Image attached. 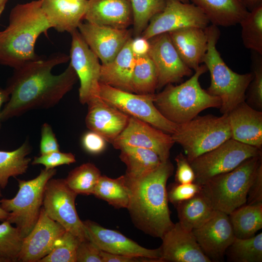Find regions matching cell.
<instances>
[{"label": "cell", "instance_id": "obj_49", "mask_svg": "<svg viewBox=\"0 0 262 262\" xmlns=\"http://www.w3.org/2000/svg\"><path fill=\"white\" fill-rule=\"evenodd\" d=\"M149 47V40L141 36L132 40L131 49L135 57L148 54Z\"/></svg>", "mask_w": 262, "mask_h": 262}, {"label": "cell", "instance_id": "obj_37", "mask_svg": "<svg viewBox=\"0 0 262 262\" xmlns=\"http://www.w3.org/2000/svg\"><path fill=\"white\" fill-rule=\"evenodd\" d=\"M133 14V33L141 35L150 19L161 12L165 5V0H130Z\"/></svg>", "mask_w": 262, "mask_h": 262}, {"label": "cell", "instance_id": "obj_45", "mask_svg": "<svg viewBox=\"0 0 262 262\" xmlns=\"http://www.w3.org/2000/svg\"><path fill=\"white\" fill-rule=\"evenodd\" d=\"M107 141L99 134L92 131L85 132L82 137L83 148L91 154H98L105 148Z\"/></svg>", "mask_w": 262, "mask_h": 262}, {"label": "cell", "instance_id": "obj_9", "mask_svg": "<svg viewBox=\"0 0 262 262\" xmlns=\"http://www.w3.org/2000/svg\"><path fill=\"white\" fill-rule=\"evenodd\" d=\"M262 150L230 138L189 162L195 183L202 185L217 175L231 171L248 158L262 155Z\"/></svg>", "mask_w": 262, "mask_h": 262}, {"label": "cell", "instance_id": "obj_33", "mask_svg": "<svg viewBox=\"0 0 262 262\" xmlns=\"http://www.w3.org/2000/svg\"><path fill=\"white\" fill-rule=\"evenodd\" d=\"M157 84L156 67L148 54L136 56L131 79L133 93L154 94Z\"/></svg>", "mask_w": 262, "mask_h": 262}, {"label": "cell", "instance_id": "obj_44", "mask_svg": "<svg viewBox=\"0 0 262 262\" xmlns=\"http://www.w3.org/2000/svg\"><path fill=\"white\" fill-rule=\"evenodd\" d=\"M177 169L175 173V182L180 184L190 183L195 182V174L187 158L180 153L176 157Z\"/></svg>", "mask_w": 262, "mask_h": 262}, {"label": "cell", "instance_id": "obj_22", "mask_svg": "<svg viewBox=\"0 0 262 262\" xmlns=\"http://www.w3.org/2000/svg\"><path fill=\"white\" fill-rule=\"evenodd\" d=\"M227 115L231 138L262 150V111L252 108L244 101Z\"/></svg>", "mask_w": 262, "mask_h": 262}, {"label": "cell", "instance_id": "obj_34", "mask_svg": "<svg viewBox=\"0 0 262 262\" xmlns=\"http://www.w3.org/2000/svg\"><path fill=\"white\" fill-rule=\"evenodd\" d=\"M99 169L93 164L86 163L75 168L65 179L68 186L77 195H93L101 176Z\"/></svg>", "mask_w": 262, "mask_h": 262}, {"label": "cell", "instance_id": "obj_55", "mask_svg": "<svg viewBox=\"0 0 262 262\" xmlns=\"http://www.w3.org/2000/svg\"><path fill=\"white\" fill-rule=\"evenodd\" d=\"M0 262H3L0 259Z\"/></svg>", "mask_w": 262, "mask_h": 262}, {"label": "cell", "instance_id": "obj_23", "mask_svg": "<svg viewBox=\"0 0 262 262\" xmlns=\"http://www.w3.org/2000/svg\"><path fill=\"white\" fill-rule=\"evenodd\" d=\"M83 19L98 25L127 29L133 24L130 0H88Z\"/></svg>", "mask_w": 262, "mask_h": 262}, {"label": "cell", "instance_id": "obj_47", "mask_svg": "<svg viewBox=\"0 0 262 262\" xmlns=\"http://www.w3.org/2000/svg\"><path fill=\"white\" fill-rule=\"evenodd\" d=\"M247 204L262 203V163L260 164L249 187Z\"/></svg>", "mask_w": 262, "mask_h": 262}, {"label": "cell", "instance_id": "obj_46", "mask_svg": "<svg viewBox=\"0 0 262 262\" xmlns=\"http://www.w3.org/2000/svg\"><path fill=\"white\" fill-rule=\"evenodd\" d=\"M39 147L41 155L60 150L59 145L52 129L47 123H44L41 127Z\"/></svg>", "mask_w": 262, "mask_h": 262}, {"label": "cell", "instance_id": "obj_38", "mask_svg": "<svg viewBox=\"0 0 262 262\" xmlns=\"http://www.w3.org/2000/svg\"><path fill=\"white\" fill-rule=\"evenodd\" d=\"M7 221L0 224V259L3 262H17L23 238L16 227Z\"/></svg>", "mask_w": 262, "mask_h": 262}, {"label": "cell", "instance_id": "obj_48", "mask_svg": "<svg viewBox=\"0 0 262 262\" xmlns=\"http://www.w3.org/2000/svg\"><path fill=\"white\" fill-rule=\"evenodd\" d=\"M101 257L102 262H157L148 258L114 254L102 250Z\"/></svg>", "mask_w": 262, "mask_h": 262}, {"label": "cell", "instance_id": "obj_36", "mask_svg": "<svg viewBox=\"0 0 262 262\" xmlns=\"http://www.w3.org/2000/svg\"><path fill=\"white\" fill-rule=\"evenodd\" d=\"M239 24L244 46L262 55V5L249 11Z\"/></svg>", "mask_w": 262, "mask_h": 262}, {"label": "cell", "instance_id": "obj_14", "mask_svg": "<svg viewBox=\"0 0 262 262\" xmlns=\"http://www.w3.org/2000/svg\"><path fill=\"white\" fill-rule=\"evenodd\" d=\"M175 142L171 134L132 116L112 144L115 149L139 147L155 152L162 162L169 159L170 149Z\"/></svg>", "mask_w": 262, "mask_h": 262}, {"label": "cell", "instance_id": "obj_39", "mask_svg": "<svg viewBox=\"0 0 262 262\" xmlns=\"http://www.w3.org/2000/svg\"><path fill=\"white\" fill-rule=\"evenodd\" d=\"M251 69L253 75L246 92V103L252 108L262 109V55L251 51Z\"/></svg>", "mask_w": 262, "mask_h": 262}, {"label": "cell", "instance_id": "obj_52", "mask_svg": "<svg viewBox=\"0 0 262 262\" xmlns=\"http://www.w3.org/2000/svg\"><path fill=\"white\" fill-rule=\"evenodd\" d=\"M9 216V213L5 211L0 205V221H6Z\"/></svg>", "mask_w": 262, "mask_h": 262}, {"label": "cell", "instance_id": "obj_53", "mask_svg": "<svg viewBox=\"0 0 262 262\" xmlns=\"http://www.w3.org/2000/svg\"><path fill=\"white\" fill-rule=\"evenodd\" d=\"M8 0H0V17L5 8Z\"/></svg>", "mask_w": 262, "mask_h": 262}, {"label": "cell", "instance_id": "obj_13", "mask_svg": "<svg viewBox=\"0 0 262 262\" xmlns=\"http://www.w3.org/2000/svg\"><path fill=\"white\" fill-rule=\"evenodd\" d=\"M70 34V64L80 82L79 100L82 104H86L91 99L99 97L101 64L78 29Z\"/></svg>", "mask_w": 262, "mask_h": 262}, {"label": "cell", "instance_id": "obj_26", "mask_svg": "<svg viewBox=\"0 0 262 262\" xmlns=\"http://www.w3.org/2000/svg\"><path fill=\"white\" fill-rule=\"evenodd\" d=\"M130 38L111 62L101 64L99 82L133 93L132 75L136 57L131 49Z\"/></svg>", "mask_w": 262, "mask_h": 262}, {"label": "cell", "instance_id": "obj_11", "mask_svg": "<svg viewBox=\"0 0 262 262\" xmlns=\"http://www.w3.org/2000/svg\"><path fill=\"white\" fill-rule=\"evenodd\" d=\"M77 195L68 186L65 179L52 178L45 187L42 208L50 218L82 241L89 239L76 209Z\"/></svg>", "mask_w": 262, "mask_h": 262}, {"label": "cell", "instance_id": "obj_12", "mask_svg": "<svg viewBox=\"0 0 262 262\" xmlns=\"http://www.w3.org/2000/svg\"><path fill=\"white\" fill-rule=\"evenodd\" d=\"M210 23L206 15L193 3L165 0L164 9L150 19L141 36L149 40L160 34L184 28L205 29Z\"/></svg>", "mask_w": 262, "mask_h": 262}, {"label": "cell", "instance_id": "obj_3", "mask_svg": "<svg viewBox=\"0 0 262 262\" xmlns=\"http://www.w3.org/2000/svg\"><path fill=\"white\" fill-rule=\"evenodd\" d=\"M51 28L41 0L16 5L10 12L8 25L0 32V64L16 69L38 58L35 42Z\"/></svg>", "mask_w": 262, "mask_h": 262}, {"label": "cell", "instance_id": "obj_10", "mask_svg": "<svg viewBox=\"0 0 262 262\" xmlns=\"http://www.w3.org/2000/svg\"><path fill=\"white\" fill-rule=\"evenodd\" d=\"M154 94H138L99 82V97L104 101L128 115L171 135L178 124L166 119L159 111L154 103Z\"/></svg>", "mask_w": 262, "mask_h": 262}, {"label": "cell", "instance_id": "obj_5", "mask_svg": "<svg viewBox=\"0 0 262 262\" xmlns=\"http://www.w3.org/2000/svg\"><path fill=\"white\" fill-rule=\"evenodd\" d=\"M206 30L208 35V47L202 63L211 76L210 85L207 91L220 98V111L222 114H228L239 104L245 101L246 90L253 75L252 72L239 74L232 71L216 49L220 35L218 26L211 24Z\"/></svg>", "mask_w": 262, "mask_h": 262}, {"label": "cell", "instance_id": "obj_16", "mask_svg": "<svg viewBox=\"0 0 262 262\" xmlns=\"http://www.w3.org/2000/svg\"><path fill=\"white\" fill-rule=\"evenodd\" d=\"M66 231L60 224L50 218L42 207L36 224L23 238L17 262H38L52 250Z\"/></svg>", "mask_w": 262, "mask_h": 262}, {"label": "cell", "instance_id": "obj_8", "mask_svg": "<svg viewBox=\"0 0 262 262\" xmlns=\"http://www.w3.org/2000/svg\"><path fill=\"white\" fill-rule=\"evenodd\" d=\"M56 171L44 168L32 180H18L19 189L16 196L0 200L1 207L9 213L6 221L16 225L23 238L30 233L38 219L46 184Z\"/></svg>", "mask_w": 262, "mask_h": 262}, {"label": "cell", "instance_id": "obj_27", "mask_svg": "<svg viewBox=\"0 0 262 262\" xmlns=\"http://www.w3.org/2000/svg\"><path fill=\"white\" fill-rule=\"evenodd\" d=\"M206 15L212 24L234 26L242 21L248 11L241 0H190Z\"/></svg>", "mask_w": 262, "mask_h": 262}, {"label": "cell", "instance_id": "obj_31", "mask_svg": "<svg viewBox=\"0 0 262 262\" xmlns=\"http://www.w3.org/2000/svg\"><path fill=\"white\" fill-rule=\"evenodd\" d=\"M93 195L116 209H127L131 190L125 175L115 179L101 175Z\"/></svg>", "mask_w": 262, "mask_h": 262}, {"label": "cell", "instance_id": "obj_30", "mask_svg": "<svg viewBox=\"0 0 262 262\" xmlns=\"http://www.w3.org/2000/svg\"><path fill=\"white\" fill-rule=\"evenodd\" d=\"M235 238L255 236L262 228V203L244 204L229 214Z\"/></svg>", "mask_w": 262, "mask_h": 262}, {"label": "cell", "instance_id": "obj_17", "mask_svg": "<svg viewBox=\"0 0 262 262\" xmlns=\"http://www.w3.org/2000/svg\"><path fill=\"white\" fill-rule=\"evenodd\" d=\"M82 222L89 239L101 250L114 254L146 257L157 262H163L160 247L147 248L119 231L104 228L91 220Z\"/></svg>", "mask_w": 262, "mask_h": 262}, {"label": "cell", "instance_id": "obj_42", "mask_svg": "<svg viewBox=\"0 0 262 262\" xmlns=\"http://www.w3.org/2000/svg\"><path fill=\"white\" fill-rule=\"evenodd\" d=\"M76 162L75 155L72 153L54 151L34 157L32 164H42L45 169H53L55 167L70 164Z\"/></svg>", "mask_w": 262, "mask_h": 262}, {"label": "cell", "instance_id": "obj_6", "mask_svg": "<svg viewBox=\"0 0 262 262\" xmlns=\"http://www.w3.org/2000/svg\"><path fill=\"white\" fill-rule=\"evenodd\" d=\"M262 154L247 159L230 171L214 176L201 185V191L216 211L230 214L246 204L249 187Z\"/></svg>", "mask_w": 262, "mask_h": 262}, {"label": "cell", "instance_id": "obj_41", "mask_svg": "<svg viewBox=\"0 0 262 262\" xmlns=\"http://www.w3.org/2000/svg\"><path fill=\"white\" fill-rule=\"evenodd\" d=\"M201 189V186L195 182L185 184L175 182L167 189L168 201L175 206L180 202L191 198Z\"/></svg>", "mask_w": 262, "mask_h": 262}, {"label": "cell", "instance_id": "obj_24", "mask_svg": "<svg viewBox=\"0 0 262 262\" xmlns=\"http://www.w3.org/2000/svg\"><path fill=\"white\" fill-rule=\"evenodd\" d=\"M42 10L52 28L70 33L83 19L88 0H41Z\"/></svg>", "mask_w": 262, "mask_h": 262}, {"label": "cell", "instance_id": "obj_29", "mask_svg": "<svg viewBox=\"0 0 262 262\" xmlns=\"http://www.w3.org/2000/svg\"><path fill=\"white\" fill-rule=\"evenodd\" d=\"M119 158L126 166L125 176L129 180L142 178L156 169L162 163L154 151L139 147L121 149Z\"/></svg>", "mask_w": 262, "mask_h": 262}, {"label": "cell", "instance_id": "obj_51", "mask_svg": "<svg viewBox=\"0 0 262 262\" xmlns=\"http://www.w3.org/2000/svg\"><path fill=\"white\" fill-rule=\"evenodd\" d=\"M248 11L262 5V0H241Z\"/></svg>", "mask_w": 262, "mask_h": 262}, {"label": "cell", "instance_id": "obj_20", "mask_svg": "<svg viewBox=\"0 0 262 262\" xmlns=\"http://www.w3.org/2000/svg\"><path fill=\"white\" fill-rule=\"evenodd\" d=\"M160 246L163 262H211L203 253L193 234L179 222L162 237Z\"/></svg>", "mask_w": 262, "mask_h": 262}, {"label": "cell", "instance_id": "obj_35", "mask_svg": "<svg viewBox=\"0 0 262 262\" xmlns=\"http://www.w3.org/2000/svg\"><path fill=\"white\" fill-rule=\"evenodd\" d=\"M228 261L262 262V233L245 239L235 238L226 251Z\"/></svg>", "mask_w": 262, "mask_h": 262}, {"label": "cell", "instance_id": "obj_21", "mask_svg": "<svg viewBox=\"0 0 262 262\" xmlns=\"http://www.w3.org/2000/svg\"><path fill=\"white\" fill-rule=\"evenodd\" d=\"M88 111L85 119L87 128L101 135L112 144L127 126L130 116L99 97L87 104Z\"/></svg>", "mask_w": 262, "mask_h": 262}, {"label": "cell", "instance_id": "obj_28", "mask_svg": "<svg viewBox=\"0 0 262 262\" xmlns=\"http://www.w3.org/2000/svg\"><path fill=\"white\" fill-rule=\"evenodd\" d=\"M175 206L178 222L183 228L190 231L202 226L216 211L201 191L191 198L180 202Z\"/></svg>", "mask_w": 262, "mask_h": 262}, {"label": "cell", "instance_id": "obj_40", "mask_svg": "<svg viewBox=\"0 0 262 262\" xmlns=\"http://www.w3.org/2000/svg\"><path fill=\"white\" fill-rule=\"evenodd\" d=\"M81 240L66 230L59 243L38 262H76V251Z\"/></svg>", "mask_w": 262, "mask_h": 262}, {"label": "cell", "instance_id": "obj_1", "mask_svg": "<svg viewBox=\"0 0 262 262\" xmlns=\"http://www.w3.org/2000/svg\"><path fill=\"white\" fill-rule=\"evenodd\" d=\"M69 60L66 54L56 53L48 58L39 57L14 69L5 88L10 98L1 110V121L31 110L49 109L58 103L78 78L70 64L59 75L52 74L51 70Z\"/></svg>", "mask_w": 262, "mask_h": 262}, {"label": "cell", "instance_id": "obj_18", "mask_svg": "<svg viewBox=\"0 0 262 262\" xmlns=\"http://www.w3.org/2000/svg\"><path fill=\"white\" fill-rule=\"evenodd\" d=\"M78 30L90 49L100 60L101 64L113 61L131 38L130 30L98 25L86 21L82 22Z\"/></svg>", "mask_w": 262, "mask_h": 262}, {"label": "cell", "instance_id": "obj_25", "mask_svg": "<svg viewBox=\"0 0 262 262\" xmlns=\"http://www.w3.org/2000/svg\"><path fill=\"white\" fill-rule=\"evenodd\" d=\"M168 33L182 61L196 71L202 63L207 49L208 35L206 28L187 27Z\"/></svg>", "mask_w": 262, "mask_h": 262}, {"label": "cell", "instance_id": "obj_19", "mask_svg": "<svg viewBox=\"0 0 262 262\" xmlns=\"http://www.w3.org/2000/svg\"><path fill=\"white\" fill-rule=\"evenodd\" d=\"M203 253L212 260L223 258L235 237L229 215L215 211L202 226L192 231Z\"/></svg>", "mask_w": 262, "mask_h": 262}, {"label": "cell", "instance_id": "obj_15", "mask_svg": "<svg viewBox=\"0 0 262 262\" xmlns=\"http://www.w3.org/2000/svg\"><path fill=\"white\" fill-rule=\"evenodd\" d=\"M148 40L150 47L148 54L157 73V90H161L168 84L179 82L183 77L193 74V70L181 60L168 33L160 34Z\"/></svg>", "mask_w": 262, "mask_h": 262}, {"label": "cell", "instance_id": "obj_4", "mask_svg": "<svg viewBox=\"0 0 262 262\" xmlns=\"http://www.w3.org/2000/svg\"><path fill=\"white\" fill-rule=\"evenodd\" d=\"M207 71L204 64L200 65L185 82L178 85L168 84L162 91L154 94V105L164 116L175 124H181L205 109H219L220 98L203 89L199 82L200 77Z\"/></svg>", "mask_w": 262, "mask_h": 262}, {"label": "cell", "instance_id": "obj_32", "mask_svg": "<svg viewBox=\"0 0 262 262\" xmlns=\"http://www.w3.org/2000/svg\"><path fill=\"white\" fill-rule=\"evenodd\" d=\"M32 148L28 140L15 150H0V188L4 189L10 177L26 173L31 161L27 157Z\"/></svg>", "mask_w": 262, "mask_h": 262}, {"label": "cell", "instance_id": "obj_7", "mask_svg": "<svg viewBox=\"0 0 262 262\" xmlns=\"http://www.w3.org/2000/svg\"><path fill=\"white\" fill-rule=\"evenodd\" d=\"M171 136L175 143L182 147L189 162L231 138L227 114L196 116L178 124Z\"/></svg>", "mask_w": 262, "mask_h": 262}, {"label": "cell", "instance_id": "obj_50", "mask_svg": "<svg viewBox=\"0 0 262 262\" xmlns=\"http://www.w3.org/2000/svg\"><path fill=\"white\" fill-rule=\"evenodd\" d=\"M10 94L6 88L0 87V129L1 128V107L3 104L6 103L9 99Z\"/></svg>", "mask_w": 262, "mask_h": 262}, {"label": "cell", "instance_id": "obj_54", "mask_svg": "<svg viewBox=\"0 0 262 262\" xmlns=\"http://www.w3.org/2000/svg\"><path fill=\"white\" fill-rule=\"evenodd\" d=\"M180 1L184 2V3H189L190 2V0H179Z\"/></svg>", "mask_w": 262, "mask_h": 262}, {"label": "cell", "instance_id": "obj_43", "mask_svg": "<svg viewBox=\"0 0 262 262\" xmlns=\"http://www.w3.org/2000/svg\"><path fill=\"white\" fill-rule=\"evenodd\" d=\"M101 251L90 239L80 241L76 251V262H102Z\"/></svg>", "mask_w": 262, "mask_h": 262}, {"label": "cell", "instance_id": "obj_2", "mask_svg": "<svg viewBox=\"0 0 262 262\" xmlns=\"http://www.w3.org/2000/svg\"><path fill=\"white\" fill-rule=\"evenodd\" d=\"M173 171L168 159L142 178L134 180L126 179L131 190L127 210L131 221L138 229L153 237L161 239L174 225L171 219L166 188Z\"/></svg>", "mask_w": 262, "mask_h": 262}]
</instances>
